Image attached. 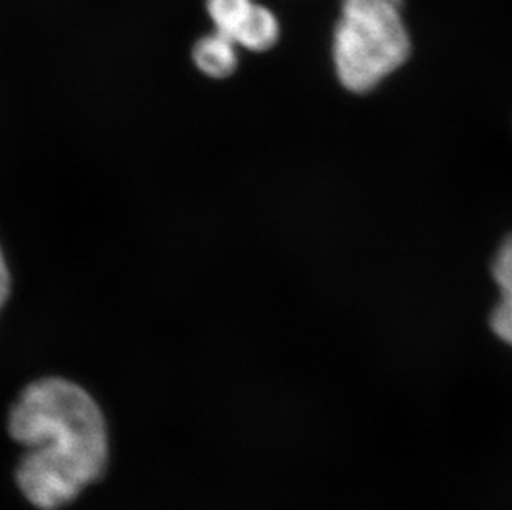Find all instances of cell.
<instances>
[{"instance_id":"obj_3","label":"cell","mask_w":512,"mask_h":510,"mask_svg":"<svg viewBox=\"0 0 512 510\" xmlns=\"http://www.w3.org/2000/svg\"><path fill=\"white\" fill-rule=\"evenodd\" d=\"M214 32L228 37L237 47L266 52L277 44L281 27L276 15L256 0H206Z\"/></svg>"},{"instance_id":"obj_6","label":"cell","mask_w":512,"mask_h":510,"mask_svg":"<svg viewBox=\"0 0 512 510\" xmlns=\"http://www.w3.org/2000/svg\"><path fill=\"white\" fill-rule=\"evenodd\" d=\"M10 295V272L0 249V308L4 307Z\"/></svg>"},{"instance_id":"obj_1","label":"cell","mask_w":512,"mask_h":510,"mask_svg":"<svg viewBox=\"0 0 512 510\" xmlns=\"http://www.w3.org/2000/svg\"><path fill=\"white\" fill-rule=\"evenodd\" d=\"M9 433L27 449L15 479L39 509L72 502L107 469L102 409L72 381L42 378L27 386L10 409Z\"/></svg>"},{"instance_id":"obj_5","label":"cell","mask_w":512,"mask_h":510,"mask_svg":"<svg viewBox=\"0 0 512 510\" xmlns=\"http://www.w3.org/2000/svg\"><path fill=\"white\" fill-rule=\"evenodd\" d=\"M193 60L204 75L211 78H228L236 72L239 63L237 45L228 37L214 32L196 42Z\"/></svg>"},{"instance_id":"obj_4","label":"cell","mask_w":512,"mask_h":510,"mask_svg":"<svg viewBox=\"0 0 512 510\" xmlns=\"http://www.w3.org/2000/svg\"><path fill=\"white\" fill-rule=\"evenodd\" d=\"M494 279L501 290V299L491 315L496 335L512 347V237L503 242L493 264Z\"/></svg>"},{"instance_id":"obj_2","label":"cell","mask_w":512,"mask_h":510,"mask_svg":"<svg viewBox=\"0 0 512 510\" xmlns=\"http://www.w3.org/2000/svg\"><path fill=\"white\" fill-rule=\"evenodd\" d=\"M403 0H343L334 35L335 72L350 92L365 93L410 55Z\"/></svg>"}]
</instances>
